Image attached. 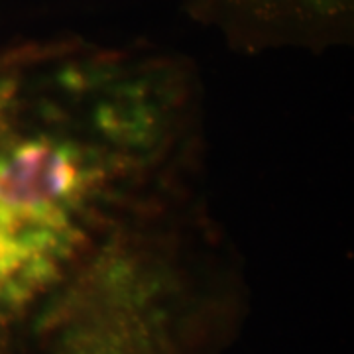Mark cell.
Returning <instances> with one entry per match:
<instances>
[{"mask_svg":"<svg viewBox=\"0 0 354 354\" xmlns=\"http://www.w3.org/2000/svg\"><path fill=\"white\" fill-rule=\"evenodd\" d=\"M241 50H323L346 41L354 0H179Z\"/></svg>","mask_w":354,"mask_h":354,"instance_id":"6da1fadb","label":"cell"}]
</instances>
